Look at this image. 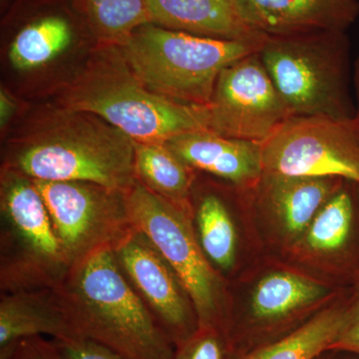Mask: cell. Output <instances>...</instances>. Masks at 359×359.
Returning <instances> with one entry per match:
<instances>
[{"mask_svg":"<svg viewBox=\"0 0 359 359\" xmlns=\"http://www.w3.org/2000/svg\"><path fill=\"white\" fill-rule=\"evenodd\" d=\"M59 100L65 109L95 115L139 143H167L180 135L209 130L208 105L177 102L149 90L119 45L100 43L61 89Z\"/></svg>","mask_w":359,"mask_h":359,"instance_id":"cell-1","label":"cell"},{"mask_svg":"<svg viewBox=\"0 0 359 359\" xmlns=\"http://www.w3.org/2000/svg\"><path fill=\"white\" fill-rule=\"evenodd\" d=\"M6 153L2 168L32 180L87 182L125 193L136 183L135 142L101 118L65 109Z\"/></svg>","mask_w":359,"mask_h":359,"instance_id":"cell-2","label":"cell"},{"mask_svg":"<svg viewBox=\"0 0 359 359\" xmlns=\"http://www.w3.org/2000/svg\"><path fill=\"white\" fill-rule=\"evenodd\" d=\"M57 289L82 339L129 359L174 358L176 346L132 287L112 249L73 264Z\"/></svg>","mask_w":359,"mask_h":359,"instance_id":"cell-3","label":"cell"},{"mask_svg":"<svg viewBox=\"0 0 359 359\" xmlns=\"http://www.w3.org/2000/svg\"><path fill=\"white\" fill-rule=\"evenodd\" d=\"M259 54L294 117L354 119L353 65L347 32L266 36Z\"/></svg>","mask_w":359,"mask_h":359,"instance_id":"cell-4","label":"cell"},{"mask_svg":"<svg viewBox=\"0 0 359 359\" xmlns=\"http://www.w3.org/2000/svg\"><path fill=\"white\" fill-rule=\"evenodd\" d=\"M264 40L211 39L148 23L119 46L149 90L177 102L205 106L211 102L222 71L259 51Z\"/></svg>","mask_w":359,"mask_h":359,"instance_id":"cell-5","label":"cell"},{"mask_svg":"<svg viewBox=\"0 0 359 359\" xmlns=\"http://www.w3.org/2000/svg\"><path fill=\"white\" fill-rule=\"evenodd\" d=\"M1 294L55 289L70 266L32 179L2 168L0 182Z\"/></svg>","mask_w":359,"mask_h":359,"instance_id":"cell-6","label":"cell"},{"mask_svg":"<svg viewBox=\"0 0 359 359\" xmlns=\"http://www.w3.org/2000/svg\"><path fill=\"white\" fill-rule=\"evenodd\" d=\"M124 197L134 228L154 245L190 295L200 327L223 332L226 320L223 280L201 248L192 215L151 192L139 181Z\"/></svg>","mask_w":359,"mask_h":359,"instance_id":"cell-7","label":"cell"},{"mask_svg":"<svg viewBox=\"0 0 359 359\" xmlns=\"http://www.w3.org/2000/svg\"><path fill=\"white\" fill-rule=\"evenodd\" d=\"M259 144L263 174L340 178L359 185L355 119L295 116Z\"/></svg>","mask_w":359,"mask_h":359,"instance_id":"cell-8","label":"cell"},{"mask_svg":"<svg viewBox=\"0 0 359 359\" xmlns=\"http://www.w3.org/2000/svg\"><path fill=\"white\" fill-rule=\"evenodd\" d=\"M32 181L70 268L94 252L113 249L133 230L124 193L87 182Z\"/></svg>","mask_w":359,"mask_h":359,"instance_id":"cell-9","label":"cell"},{"mask_svg":"<svg viewBox=\"0 0 359 359\" xmlns=\"http://www.w3.org/2000/svg\"><path fill=\"white\" fill-rule=\"evenodd\" d=\"M208 107L209 131L256 143L268 139L294 117L259 51L222 71Z\"/></svg>","mask_w":359,"mask_h":359,"instance_id":"cell-10","label":"cell"},{"mask_svg":"<svg viewBox=\"0 0 359 359\" xmlns=\"http://www.w3.org/2000/svg\"><path fill=\"white\" fill-rule=\"evenodd\" d=\"M112 250L127 280L170 341L177 347L190 339L200 328L192 299L150 240L133 228Z\"/></svg>","mask_w":359,"mask_h":359,"instance_id":"cell-11","label":"cell"},{"mask_svg":"<svg viewBox=\"0 0 359 359\" xmlns=\"http://www.w3.org/2000/svg\"><path fill=\"white\" fill-rule=\"evenodd\" d=\"M242 20L266 36L346 32L358 20L359 0H237Z\"/></svg>","mask_w":359,"mask_h":359,"instance_id":"cell-12","label":"cell"},{"mask_svg":"<svg viewBox=\"0 0 359 359\" xmlns=\"http://www.w3.org/2000/svg\"><path fill=\"white\" fill-rule=\"evenodd\" d=\"M82 339L65 295L55 289L22 290L0 297V351L32 337Z\"/></svg>","mask_w":359,"mask_h":359,"instance_id":"cell-13","label":"cell"},{"mask_svg":"<svg viewBox=\"0 0 359 359\" xmlns=\"http://www.w3.org/2000/svg\"><path fill=\"white\" fill-rule=\"evenodd\" d=\"M165 144L192 169L240 188H252L263 176L261 144L256 142L199 130L180 135Z\"/></svg>","mask_w":359,"mask_h":359,"instance_id":"cell-14","label":"cell"},{"mask_svg":"<svg viewBox=\"0 0 359 359\" xmlns=\"http://www.w3.org/2000/svg\"><path fill=\"white\" fill-rule=\"evenodd\" d=\"M151 23L211 39L263 41L238 14L237 0H146Z\"/></svg>","mask_w":359,"mask_h":359,"instance_id":"cell-15","label":"cell"},{"mask_svg":"<svg viewBox=\"0 0 359 359\" xmlns=\"http://www.w3.org/2000/svg\"><path fill=\"white\" fill-rule=\"evenodd\" d=\"M344 181L263 174L256 185L283 230L292 237H299L306 235L314 217Z\"/></svg>","mask_w":359,"mask_h":359,"instance_id":"cell-16","label":"cell"},{"mask_svg":"<svg viewBox=\"0 0 359 359\" xmlns=\"http://www.w3.org/2000/svg\"><path fill=\"white\" fill-rule=\"evenodd\" d=\"M346 302L314 314L289 334L247 353L226 351L224 359H316L332 348L344 327Z\"/></svg>","mask_w":359,"mask_h":359,"instance_id":"cell-17","label":"cell"},{"mask_svg":"<svg viewBox=\"0 0 359 359\" xmlns=\"http://www.w3.org/2000/svg\"><path fill=\"white\" fill-rule=\"evenodd\" d=\"M135 171L142 185L193 216L194 169L166 144L135 142Z\"/></svg>","mask_w":359,"mask_h":359,"instance_id":"cell-18","label":"cell"},{"mask_svg":"<svg viewBox=\"0 0 359 359\" xmlns=\"http://www.w3.org/2000/svg\"><path fill=\"white\" fill-rule=\"evenodd\" d=\"M359 185L344 181L323 205L306 233L311 250L327 254H353L359 223Z\"/></svg>","mask_w":359,"mask_h":359,"instance_id":"cell-19","label":"cell"},{"mask_svg":"<svg viewBox=\"0 0 359 359\" xmlns=\"http://www.w3.org/2000/svg\"><path fill=\"white\" fill-rule=\"evenodd\" d=\"M75 28L65 14L45 13L32 18L14 35L9 49L11 65L20 70L46 65L72 43Z\"/></svg>","mask_w":359,"mask_h":359,"instance_id":"cell-20","label":"cell"},{"mask_svg":"<svg viewBox=\"0 0 359 359\" xmlns=\"http://www.w3.org/2000/svg\"><path fill=\"white\" fill-rule=\"evenodd\" d=\"M73 8L100 43L121 45L151 23L146 0H71Z\"/></svg>","mask_w":359,"mask_h":359,"instance_id":"cell-21","label":"cell"},{"mask_svg":"<svg viewBox=\"0 0 359 359\" xmlns=\"http://www.w3.org/2000/svg\"><path fill=\"white\" fill-rule=\"evenodd\" d=\"M193 224L210 263L215 269L230 271L236 261L237 231L222 198L212 193L201 197L194 205Z\"/></svg>","mask_w":359,"mask_h":359,"instance_id":"cell-22","label":"cell"},{"mask_svg":"<svg viewBox=\"0 0 359 359\" xmlns=\"http://www.w3.org/2000/svg\"><path fill=\"white\" fill-rule=\"evenodd\" d=\"M226 341L217 328L200 327L183 344L176 347L173 359H224Z\"/></svg>","mask_w":359,"mask_h":359,"instance_id":"cell-23","label":"cell"},{"mask_svg":"<svg viewBox=\"0 0 359 359\" xmlns=\"http://www.w3.org/2000/svg\"><path fill=\"white\" fill-rule=\"evenodd\" d=\"M52 340L65 359H129L91 339Z\"/></svg>","mask_w":359,"mask_h":359,"instance_id":"cell-24","label":"cell"},{"mask_svg":"<svg viewBox=\"0 0 359 359\" xmlns=\"http://www.w3.org/2000/svg\"><path fill=\"white\" fill-rule=\"evenodd\" d=\"M0 359H65L59 353L53 340L43 337H32L16 342L4 351H0Z\"/></svg>","mask_w":359,"mask_h":359,"instance_id":"cell-25","label":"cell"},{"mask_svg":"<svg viewBox=\"0 0 359 359\" xmlns=\"http://www.w3.org/2000/svg\"><path fill=\"white\" fill-rule=\"evenodd\" d=\"M346 304V323L330 349L349 351L359 355V280L354 285L353 294Z\"/></svg>","mask_w":359,"mask_h":359,"instance_id":"cell-26","label":"cell"},{"mask_svg":"<svg viewBox=\"0 0 359 359\" xmlns=\"http://www.w3.org/2000/svg\"><path fill=\"white\" fill-rule=\"evenodd\" d=\"M316 359H359V355L349 351L328 349Z\"/></svg>","mask_w":359,"mask_h":359,"instance_id":"cell-27","label":"cell"},{"mask_svg":"<svg viewBox=\"0 0 359 359\" xmlns=\"http://www.w3.org/2000/svg\"><path fill=\"white\" fill-rule=\"evenodd\" d=\"M353 90L356 105V114L354 119L359 128V56L353 63Z\"/></svg>","mask_w":359,"mask_h":359,"instance_id":"cell-28","label":"cell"},{"mask_svg":"<svg viewBox=\"0 0 359 359\" xmlns=\"http://www.w3.org/2000/svg\"><path fill=\"white\" fill-rule=\"evenodd\" d=\"M11 102H9L7 97L2 94L1 95V119L2 121L7 119V116H8L9 112H11Z\"/></svg>","mask_w":359,"mask_h":359,"instance_id":"cell-29","label":"cell"}]
</instances>
